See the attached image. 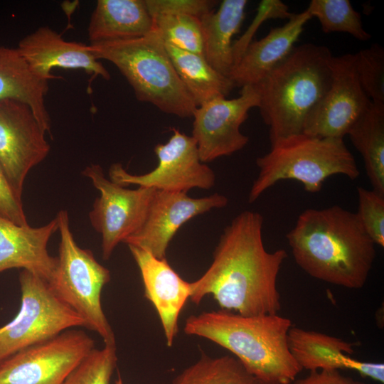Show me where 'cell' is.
I'll list each match as a JSON object with an SVG mask.
<instances>
[{
  "label": "cell",
  "mask_w": 384,
  "mask_h": 384,
  "mask_svg": "<svg viewBox=\"0 0 384 384\" xmlns=\"http://www.w3.org/2000/svg\"><path fill=\"white\" fill-rule=\"evenodd\" d=\"M347 134L363 157L373 190L384 196V107L371 102Z\"/></svg>",
  "instance_id": "25"
},
{
  "label": "cell",
  "mask_w": 384,
  "mask_h": 384,
  "mask_svg": "<svg viewBox=\"0 0 384 384\" xmlns=\"http://www.w3.org/2000/svg\"><path fill=\"white\" fill-rule=\"evenodd\" d=\"M287 239L306 274L350 289L366 284L376 256V245L356 213L336 205L303 211Z\"/></svg>",
  "instance_id": "2"
},
{
  "label": "cell",
  "mask_w": 384,
  "mask_h": 384,
  "mask_svg": "<svg viewBox=\"0 0 384 384\" xmlns=\"http://www.w3.org/2000/svg\"><path fill=\"white\" fill-rule=\"evenodd\" d=\"M89 45L97 60L115 65L139 101L181 118L193 117L197 106L177 75L164 41L154 30L138 38Z\"/></svg>",
  "instance_id": "5"
},
{
  "label": "cell",
  "mask_w": 384,
  "mask_h": 384,
  "mask_svg": "<svg viewBox=\"0 0 384 384\" xmlns=\"http://www.w3.org/2000/svg\"><path fill=\"white\" fill-rule=\"evenodd\" d=\"M259 96L253 85L242 87L239 97H217L197 107L193 115L192 137L202 162L212 161L240 151L249 139L240 129L248 112L258 107Z\"/></svg>",
  "instance_id": "13"
},
{
  "label": "cell",
  "mask_w": 384,
  "mask_h": 384,
  "mask_svg": "<svg viewBox=\"0 0 384 384\" xmlns=\"http://www.w3.org/2000/svg\"><path fill=\"white\" fill-rule=\"evenodd\" d=\"M18 280L21 306L14 319L0 327V363L65 330L85 327V321L54 294L46 280L25 270Z\"/></svg>",
  "instance_id": "8"
},
{
  "label": "cell",
  "mask_w": 384,
  "mask_h": 384,
  "mask_svg": "<svg viewBox=\"0 0 384 384\" xmlns=\"http://www.w3.org/2000/svg\"><path fill=\"white\" fill-rule=\"evenodd\" d=\"M153 30L164 43L204 56L201 18L188 14H160L151 17Z\"/></svg>",
  "instance_id": "28"
},
{
  "label": "cell",
  "mask_w": 384,
  "mask_h": 384,
  "mask_svg": "<svg viewBox=\"0 0 384 384\" xmlns=\"http://www.w3.org/2000/svg\"><path fill=\"white\" fill-rule=\"evenodd\" d=\"M288 346L292 356L302 370L347 369L379 383H384V364L352 358L353 344L346 340L316 331L292 326L288 333Z\"/></svg>",
  "instance_id": "18"
},
{
  "label": "cell",
  "mask_w": 384,
  "mask_h": 384,
  "mask_svg": "<svg viewBox=\"0 0 384 384\" xmlns=\"http://www.w3.org/2000/svg\"><path fill=\"white\" fill-rule=\"evenodd\" d=\"M48 81L35 75L16 48L0 46V100L14 99L27 104L46 132L51 120L46 106Z\"/></svg>",
  "instance_id": "22"
},
{
  "label": "cell",
  "mask_w": 384,
  "mask_h": 384,
  "mask_svg": "<svg viewBox=\"0 0 384 384\" xmlns=\"http://www.w3.org/2000/svg\"><path fill=\"white\" fill-rule=\"evenodd\" d=\"M290 384H365L343 375L338 370L310 371L304 378L295 379Z\"/></svg>",
  "instance_id": "35"
},
{
  "label": "cell",
  "mask_w": 384,
  "mask_h": 384,
  "mask_svg": "<svg viewBox=\"0 0 384 384\" xmlns=\"http://www.w3.org/2000/svg\"><path fill=\"white\" fill-rule=\"evenodd\" d=\"M128 247L139 269L144 296L156 309L166 345L171 347L178 334L180 313L190 297V282L173 270L166 257L158 259L139 247Z\"/></svg>",
  "instance_id": "17"
},
{
  "label": "cell",
  "mask_w": 384,
  "mask_h": 384,
  "mask_svg": "<svg viewBox=\"0 0 384 384\" xmlns=\"http://www.w3.org/2000/svg\"><path fill=\"white\" fill-rule=\"evenodd\" d=\"M258 176L248 196L250 203L282 180L302 183L306 191L319 192L330 176L341 174L354 180L360 175L354 156L343 139L300 134L271 144L270 151L256 159Z\"/></svg>",
  "instance_id": "6"
},
{
  "label": "cell",
  "mask_w": 384,
  "mask_h": 384,
  "mask_svg": "<svg viewBox=\"0 0 384 384\" xmlns=\"http://www.w3.org/2000/svg\"><path fill=\"white\" fill-rule=\"evenodd\" d=\"M95 341L73 328L23 349L0 363V384H63L93 349Z\"/></svg>",
  "instance_id": "9"
},
{
  "label": "cell",
  "mask_w": 384,
  "mask_h": 384,
  "mask_svg": "<svg viewBox=\"0 0 384 384\" xmlns=\"http://www.w3.org/2000/svg\"><path fill=\"white\" fill-rule=\"evenodd\" d=\"M293 14L280 0H262L257 7V14L244 34L233 45L234 65L240 59L260 26L270 18H290ZM234 66V65H233Z\"/></svg>",
  "instance_id": "32"
},
{
  "label": "cell",
  "mask_w": 384,
  "mask_h": 384,
  "mask_svg": "<svg viewBox=\"0 0 384 384\" xmlns=\"http://www.w3.org/2000/svg\"><path fill=\"white\" fill-rule=\"evenodd\" d=\"M165 43L174 69L196 106L226 97L235 87L232 80L215 70L204 56Z\"/></svg>",
  "instance_id": "24"
},
{
  "label": "cell",
  "mask_w": 384,
  "mask_h": 384,
  "mask_svg": "<svg viewBox=\"0 0 384 384\" xmlns=\"http://www.w3.org/2000/svg\"><path fill=\"white\" fill-rule=\"evenodd\" d=\"M32 73L49 80L60 78L52 69H82L92 75L110 80V75L90 50V45L67 41L48 26H41L23 37L16 48Z\"/></svg>",
  "instance_id": "16"
},
{
  "label": "cell",
  "mask_w": 384,
  "mask_h": 384,
  "mask_svg": "<svg viewBox=\"0 0 384 384\" xmlns=\"http://www.w3.org/2000/svg\"><path fill=\"white\" fill-rule=\"evenodd\" d=\"M356 213L363 228L375 245L384 247V196L363 187L357 188Z\"/></svg>",
  "instance_id": "31"
},
{
  "label": "cell",
  "mask_w": 384,
  "mask_h": 384,
  "mask_svg": "<svg viewBox=\"0 0 384 384\" xmlns=\"http://www.w3.org/2000/svg\"><path fill=\"white\" fill-rule=\"evenodd\" d=\"M152 31L144 0H98L87 34L92 44L138 38Z\"/></svg>",
  "instance_id": "21"
},
{
  "label": "cell",
  "mask_w": 384,
  "mask_h": 384,
  "mask_svg": "<svg viewBox=\"0 0 384 384\" xmlns=\"http://www.w3.org/2000/svg\"><path fill=\"white\" fill-rule=\"evenodd\" d=\"M333 58L326 46L304 43L253 85L271 144L303 133L307 117L331 86Z\"/></svg>",
  "instance_id": "4"
},
{
  "label": "cell",
  "mask_w": 384,
  "mask_h": 384,
  "mask_svg": "<svg viewBox=\"0 0 384 384\" xmlns=\"http://www.w3.org/2000/svg\"><path fill=\"white\" fill-rule=\"evenodd\" d=\"M306 10L319 20L324 33H346L360 41L371 38L349 0H311Z\"/></svg>",
  "instance_id": "27"
},
{
  "label": "cell",
  "mask_w": 384,
  "mask_h": 384,
  "mask_svg": "<svg viewBox=\"0 0 384 384\" xmlns=\"http://www.w3.org/2000/svg\"><path fill=\"white\" fill-rule=\"evenodd\" d=\"M247 4V0H223L218 10L201 18L204 57L228 78L234 65L232 39L240 30Z\"/></svg>",
  "instance_id": "23"
},
{
  "label": "cell",
  "mask_w": 384,
  "mask_h": 384,
  "mask_svg": "<svg viewBox=\"0 0 384 384\" xmlns=\"http://www.w3.org/2000/svg\"><path fill=\"white\" fill-rule=\"evenodd\" d=\"M0 215L18 225H27L21 198L11 187L0 164Z\"/></svg>",
  "instance_id": "34"
},
{
  "label": "cell",
  "mask_w": 384,
  "mask_h": 384,
  "mask_svg": "<svg viewBox=\"0 0 384 384\" xmlns=\"http://www.w3.org/2000/svg\"><path fill=\"white\" fill-rule=\"evenodd\" d=\"M311 18L306 10L293 14L283 26L272 28L262 39L251 42L229 75L235 87L258 83L290 53L304 25Z\"/></svg>",
  "instance_id": "20"
},
{
  "label": "cell",
  "mask_w": 384,
  "mask_h": 384,
  "mask_svg": "<svg viewBox=\"0 0 384 384\" xmlns=\"http://www.w3.org/2000/svg\"><path fill=\"white\" fill-rule=\"evenodd\" d=\"M332 68L331 86L307 117L304 134L343 139L371 103L361 85L355 54L334 56Z\"/></svg>",
  "instance_id": "14"
},
{
  "label": "cell",
  "mask_w": 384,
  "mask_h": 384,
  "mask_svg": "<svg viewBox=\"0 0 384 384\" xmlns=\"http://www.w3.org/2000/svg\"><path fill=\"white\" fill-rule=\"evenodd\" d=\"M292 326L279 314L243 316L220 309L189 316L183 331L229 351L260 384H290L302 370L288 346Z\"/></svg>",
  "instance_id": "3"
},
{
  "label": "cell",
  "mask_w": 384,
  "mask_h": 384,
  "mask_svg": "<svg viewBox=\"0 0 384 384\" xmlns=\"http://www.w3.org/2000/svg\"><path fill=\"white\" fill-rule=\"evenodd\" d=\"M228 203V198L217 193L195 198L183 192L156 189L142 225L123 242L143 249L158 259L165 258L171 239L185 223Z\"/></svg>",
  "instance_id": "15"
},
{
  "label": "cell",
  "mask_w": 384,
  "mask_h": 384,
  "mask_svg": "<svg viewBox=\"0 0 384 384\" xmlns=\"http://www.w3.org/2000/svg\"><path fill=\"white\" fill-rule=\"evenodd\" d=\"M172 384H260L234 356L212 357L203 353L181 371Z\"/></svg>",
  "instance_id": "26"
},
{
  "label": "cell",
  "mask_w": 384,
  "mask_h": 384,
  "mask_svg": "<svg viewBox=\"0 0 384 384\" xmlns=\"http://www.w3.org/2000/svg\"><path fill=\"white\" fill-rule=\"evenodd\" d=\"M263 222L260 213L245 210L225 228L210 267L190 282L193 303L212 295L223 310L243 316L279 314L277 278L287 252L265 249Z\"/></svg>",
  "instance_id": "1"
},
{
  "label": "cell",
  "mask_w": 384,
  "mask_h": 384,
  "mask_svg": "<svg viewBox=\"0 0 384 384\" xmlns=\"http://www.w3.org/2000/svg\"><path fill=\"white\" fill-rule=\"evenodd\" d=\"M115 384H124L122 378L119 375L118 378L115 380Z\"/></svg>",
  "instance_id": "36"
},
{
  "label": "cell",
  "mask_w": 384,
  "mask_h": 384,
  "mask_svg": "<svg viewBox=\"0 0 384 384\" xmlns=\"http://www.w3.org/2000/svg\"><path fill=\"white\" fill-rule=\"evenodd\" d=\"M169 141L158 144L154 153L158 165L151 171L134 175L128 173L120 163L109 169L110 180L122 186L132 184L173 192L187 191L193 188H211L215 182L213 171L202 162L196 140L173 127Z\"/></svg>",
  "instance_id": "10"
},
{
  "label": "cell",
  "mask_w": 384,
  "mask_h": 384,
  "mask_svg": "<svg viewBox=\"0 0 384 384\" xmlns=\"http://www.w3.org/2000/svg\"><path fill=\"white\" fill-rule=\"evenodd\" d=\"M56 218L60 236L58 256L48 282L54 294L85 321V328L96 332L104 343H114V334L101 304L102 290L111 279L110 272L91 250L78 245L67 210H60Z\"/></svg>",
  "instance_id": "7"
},
{
  "label": "cell",
  "mask_w": 384,
  "mask_h": 384,
  "mask_svg": "<svg viewBox=\"0 0 384 384\" xmlns=\"http://www.w3.org/2000/svg\"><path fill=\"white\" fill-rule=\"evenodd\" d=\"M82 174L100 192L89 218L102 236V258L107 260L118 244L142 225L156 189L144 186L125 188L107 179L99 164L87 166Z\"/></svg>",
  "instance_id": "11"
},
{
  "label": "cell",
  "mask_w": 384,
  "mask_h": 384,
  "mask_svg": "<svg viewBox=\"0 0 384 384\" xmlns=\"http://www.w3.org/2000/svg\"><path fill=\"white\" fill-rule=\"evenodd\" d=\"M218 1L210 0H144L151 17L160 14H188L201 18Z\"/></svg>",
  "instance_id": "33"
},
{
  "label": "cell",
  "mask_w": 384,
  "mask_h": 384,
  "mask_svg": "<svg viewBox=\"0 0 384 384\" xmlns=\"http://www.w3.org/2000/svg\"><path fill=\"white\" fill-rule=\"evenodd\" d=\"M116 343L93 348L69 373L63 384H110L117 366Z\"/></svg>",
  "instance_id": "29"
},
{
  "label": "cell",
  "mask_w": 384,
  "mask_h": 384,
  "mask_svg": "<svg viewBox=\"0 0 384 384\" xmlns=\"http://www.w3.org/2000/svg\"><path fill=\"white\" fill-rule=\"evenodd\" d=\"M58 230L55 217L41 227L18 225L0 215V273L18 268L28 270L48 282L57 257L47 249L51 236Z\"/></svg>",
  "instance_id": "19"
},
{
  "label": "cell",
  "mask_w": 384,
  "mask_h": 384,
  "mask_svg": "<svg viewBox=\"0 0 384 384\" xmlns=\"http://www.w3.org/2000/svg\"><path fill=\"white\" fill-rule=\"evenodd\" d=\"M361 85L371 102L384 107V49L374 43L355 53Z\"/></svg>",
  "instance_id": "30"
},
{
  "label": "cell",
  "mask_w": 384,
  "mask_h": 384,
  "mask_svg": "<svg viewBox=\"0 0 384 384\" xmlns=\"http://www.w3.org/2000/svg\"><path fill=\"white\" fill-rule=\"evenodd\" d=\"M46 133L27 104L0 100V164L19 198L29 171L50 152Z\"/></svg>",
  "instance_id": "12"
}]
</instances>
